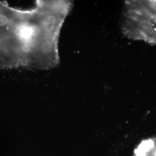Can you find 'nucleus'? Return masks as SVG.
Listing matches in <instances>:
<instances>
[{"label":"nucleus","instance_id":"1","mask_svg":"<svg viewBox=\"0 0 156 156\" xmlns=\"http://www.w3.org/2000/svg\"><path fill=\"white\" fill-rule=\"evenodd\" d=\"M71 6L67 1H38L22 10L0 1V67L56 66L58 37Z\"/></svg>","mask_w":156,"mask_h":156},{"label":"nucleus","instance_id":"2","mask_svg":"<svg viewBox=\"0 0 156 156\" xmlns=\"http://www.w3.org/2000/svg\"><path fill=\"white\" fill-rule=\"evenodd\" d=\"M122 30L129 39L156 45V0L126 1Z\"/></svg>","mask_w":156,"mask_h":156},{"label":"nucleus","instance_id":"3","mask_svg":"<svg viewBox=\"0 0 156 156\" xmlns=\"http://www.w3.org/2000/svg\"><path fill=\"white\" fill-rule=\"evenodd\" d=\"M132 156H156V136L140 141L134 148Z\"/></svg>","mask_w":156,"mask_h":156}]
</instances>
